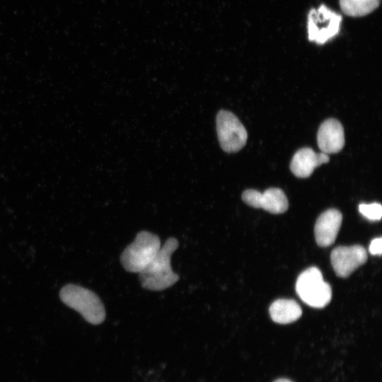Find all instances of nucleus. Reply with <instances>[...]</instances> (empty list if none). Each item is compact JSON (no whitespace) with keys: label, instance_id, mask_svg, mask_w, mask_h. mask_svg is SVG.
Listing matches in <instances>:
<instances>
[{"label":"nucleus","instance_id":"nucleus-7","mask_svg":"<svg viewBox=\"0 0 382 382\" xmlns=\"http://www.w3.org/2000/svg\"><path fill=\"white\" fill-rule=\"evenodd\" d=\"M367 253L359 245L338 246L330 254L331 264L337 276L349 277L367 260Z\"/></svg>","mask_w":382,"mask_h":382},{"label":"nucleus","instance_id":"nucleus-4","mask_svg":"<svg viewBox=\"0 0 382 382\" xmlns=\"http://www.w3.org/2000/svg\"><path fill=\"white\" fill-rule=\"evenodd\" d=\"M296 291L299 298L313 308H323L332 299L330 285L323 280L321 272L316 267H309L300 274Z\"/></svg>","mask_w":382,"mask_h":382},{"label":"nucleus","instance_id":"nucleus-1","mask_svg":"<svg viewBox=\"0 0 382 382\" xmlns=\"http://www.w3.org/2000/svg\"><path fill=\"white\" fill-rule=\"evenodd\" d=\"M178 247L175 238H169L154 257L140 272L141 286L151 291H161L173 286L178 279L170 265V257Z\"/></svg>","mask_w":382,"mask_h":382},{"label":"nucleus","instance_id":"nucleus-15","mask_svg":"<svg viewBox=\"0 0 382 382\" xmlns=\"http://www.w3.org/2000/svg\"><path fill=\"white\" fill-rule=\"evenodd\" d=\"M382 238L381 237L376 238L373 239L370 243L369 251L373 255H381L382 253L381 249Z\"/></svg>","mask_w":382,"mask_h":382},{"label":"nucleus","instance_id":"nucleus-8","mask_svg":"<svg viewBox=\"0 0 382 382\" xmlns=\"http://www.w3.org/2000/svg\"><path fill=\"white\" fill-rule=\"evenodd\" d=\"M243 201L254 208H262L272 214H282L289 207V202L283 190L271 187L263 193L248 189L242 194Z\"/></svg>","mask_w":382,"mask_h":382},{"label":"nucleus","instance_id":"nucleus-16","mask_svg":"<svg viewBox=\"0 0 382 382\" xmlns=\"http://www.w3.org/2000/svg\"><path fill=\"white\" fill-rule=\"evenodd\" d=\"M274 382H293V381H290L289 379H287V378H278L276 381H274Z\"/></svg>","mask_w":382,"mask_h":382},{"label":"nucleus","instance_id":"nucleus-6","mask_svg":"<svg viewBox=\"0 0 382 382\" xmlns=\"http://www.w3.org/2000/svg\"><path fill=\"white\" fill-rule=\"evenodd\" d=\"M342 16L325 5L310 10L308 16V35L310 41L324 44L340 31Z\"/></svg>","mask_w":382,"mask_h":382},{"label":"nucleus","instance_id":"nucleus-2","mask_svg":"<svg viewBox=\"0 0 382 382\" xmlns=\"http://www.w3.org/2000/svg\"><path fill=\"white\" fill-rule=\"evenodd\" d=\"M62 302L79 312L91 324L98 325L105 318V310L93 291L79 285L68 284L59 292Z\"/></svg>","mask_w":382,"mask_h":382},{"label":"nucleus","instance_id":"nucleus-3","mask_svg":"<svg viewBox=\"0 0 382 382\" xmlns=\"http://www.w3.org/2000/svg\"><path fill=\"white\" fill-rule=\"evenodd\" d=\"M161 247L157 235L146 231H140L122 253L120 262L127 271L139 273L154 257Z\"/></svg>","mask_w":382,"mask_h":382},{"label":"nucleus","instance_id":"nucleus-14","mask_svg":"<svg viewBox=\"0 0 382 382\" xmlns=\"http://www.w3.org/2000/svg\"><path fill=\"white\" fill-rule=\"evenodd\" d=\"M359 212L367 219L371 221L380 220L382 216V207L379 203L360 204Z\"/></svg>","mask_w":382,"mask_h":382},{"label":"nucleus","instance_id":"nucleus-11","mask_svg":"<svg viewBox=\"0 0 382 382\" xmlns=\"http://www.w3.org/2000/svg\"><path fill=\"white\" fill-rule=\"evenodd\" d=\"M329 160L327 154L322 151L316 153L312 149L305 147L295 153L291 161L290 169L295 176L306 178L313 173L316 167L328 163Z\"/></svg>","mask_w":382,"mask_h":382},{"label":"nucleus","instance_id":"nucleus-5","mask_svg":"<svg viewBox=\"0 0 382 382\" xmlns=\"http://www.w3.org/2000/svg\"><path fill=\"white\" fill-rule=\"evenodd\" d=\"M216 125L219 141L225 152H237L245 145L247 131L233 113L220 110L216 115Z\"/></svg>","mask_w":382,"mask_h":382},{"label":"nucleus","instance_id":"nucleus-13","mask_svg":"<svg viewBox=\"0 0 382 382\" xmlns=\"http://www.w3.org/2000/svg\"><path fill=\"white\" fill-rule=\"evenodd\" d=\"M342 12L352 17H361L374 11L381 0H340Z\"/></svg>","mask_w":382,"mask_h":382},{"label":"nucleus","instance_id":"nucleus-10","mask_svg":"<svg viewBox=\"0 0 382 382\" xmlns=\"http://www.w3.org/2000/svg\"><path fill=\"white\" fill-rule=\"evenodd\" d=\"M317 143L320 151L327 154L340 151L345 145V134L340 121L333 118L325 120L318 129Z\"/></svg>","mask_w":382,"mask_h":382},{"label":"nucleus","instance_id":"nucleus-9","mask_svg":"<svg viewBox=\"0 0 382 382\" xmlns=\"http://www.w3.org/2000/svg\"><path fill=\"white\" fill-rule=\"evenodd\" d=\"M342 221V215L335 209H330L322 213L316 220L314 233L317 244L320 247L332 245L338 234Z\"/></svg>","mask_w":382,"mask_h":382},{"label":"nucleus","instance_id":"nucleus-12","mask_svg":"<svg viewBox=\"0 0 382 382\" xmlns=\"http://www.w3.org/2000/svg\"><path fill=\"white\" fill-rule=\"evenodd\" d=\"M272 320L279 324H288L297 320L302 315V310L293 299H277L270 306Z\"/></svg>","mask_w":382,"mask_h":382}]
</instances>
